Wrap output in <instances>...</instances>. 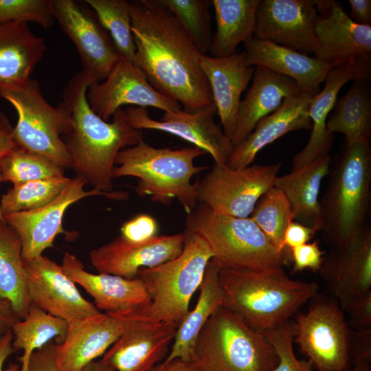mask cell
I'll return each instance as SVG.
<instances>
[{"instance_id": "obj_27", "label": "cell", "mask_w": 371, "mask_h": 371, "mask_svg": "<svg viewBox=\"0 0 371 371\" xmlns=\"http://www.w3.org/2000/svg\"><path fill=\"white\" fill-rule=\"evenodd\" d=\"M370 68L345 65L333 68L325 79L324 87L315 95L308 106L311 133L306 146L292 158L291 170L314 159L329 155L333 135L326 128V121L343 86L359 78H368Z\"/></svg>"}, {"instance_id": "obj_12", "label": "cell", "mask_w": 371, "mask_h": 371, "mask_svg": "<svg viewBox=\"0 0 371 371\" xmlns=\"http://www.w3.org/2000/svg\"><path fill=\"white\" fill-rule=\"evenodd\" d=\"M87 181L75 176L61 193L49 203L35 210L19 212L4 216L5 222L16 232L22 244L25 262L32 260L53 246L56 236L65 232L63 217L68 207L74 203L93 196L111 199H126V192H102L95 188L85 189Z\"/></svg>"}, {"instance_id": "obj_47", "label": "cell", "mask_w": 371, "mask_h": 371, "mask_svg": "<svg viewBox=\"0 0 371 371\" xmlns=\"http://www.w3.org/2000/svg\"><path fill=\"white\" fill-rule=\"evenodd\" d=\"M54 344L51 341L32 355L29 371H61L55 359Z\"/></svg>"}, {"instance_id": "obj_25", "label": "cell", "mask_w": 371, "mask_h": 371, "mask_svg": "<svg viewBox=\"0 0 371 371\" xmlns=\"http://www.w3.org/2000/svg\"><path fill=\"white\" fill-rule=\"evenodd\" d=\"M201 66L208 81L222 128L232 141L240 96L252 79L255 67L247 64L243 51L225 58L203 54Z\"/></svg>"}, {"instance_id": "obj_40", "label": "cell", "mask_w": 371, "mask_h": 371, "mask_svg": "<svg viewBox=\"0 0 371 371\" xmlns=\"http://www.w3.org/2000/svg\"><path fill=\"white\" fill-rule=\"evenodd\" d=\"M159 1L175 16L200 52L207 55L213 36L210 12L212 0Z\"/></svg>"}, {"instance_id": "obj_31", "label": "cell", "mask_w": 371, "mask_h": 371, "mask_svg": "<svg viewBox=\"0 0 371 371\" xmlns=\"http://www.w3.org/2000/svg\"><path fill=\"white\" fill-rule=\"evenodd\" d=\"M220 268L212 260L208 263L199 288L196 304L179 324L170 353L162 362L175 358L192 359L194 345L200 331L210 316L223 304V293L218 278Z\"/></svg>"}, {"instance_id": "obj_49", "label": "cell", "mask_w": 371, "mask_h": 371, "mask_svg": "<svg viewBox=\"0 0 371 371\" xmlns=\"http://www.w3.org/2000/svg\"><path fill=\"white\" fill-rule=\"evenodd\" d=\"M13 126L6 115L0 111V159L16 146L12 138Z\"/></svg>"}, {"instance_id": "obj_48", "label": "cell", "mask_w": 371, "mask_h": 371, "mask_svg": "<svg viewBox=\"0 0 371 371\" xmlns=\"http://www.w3.org/2000/svg\"><path fill=\"white\" fill-rule=\"evenodd\" d=\"M349 16L357 24L371 26V1L349 0Z\"/></svg>"}, {"instance_id": "obj_24", "label": "cell", "mask_w": 371, "mask_h": 371, "mask_svg": "<svg viewBox=\"0 0 371 371\" xmlns=\"http://www.w3.org/2000/svg\"><path fill=\"white\" fill-rule=\"evenodd\" d=\"M247 64L260 67L293 80L302 91L313 95L334 68L316 56L302 54L273 42L253 37L245 42Z\"/></svg>"}, {"instance_id": "obj_11", "label": "cell", "mask_w": 371, "mask_h": 371, "mask_svg": "<svg viewBox=\"0 0 371 371\" xmlns=\"http://www.w3.org/2000/svg\"><path fill=\"white\" fill-rule=\"evenodd\" d=\"M295 340L318 371H346L350 334L341 308L334 302H314L293 324Z\"/></svg>"}, {"instance_id": "obj_5", "label": "cell", "mask_w": 371, "mask_h": 371, "mask_svg": "<svg viewBox=\"0 0 371 371\" xmlns=\"http://www.w3.org/2000/svg\"><path fill=\"white\" fill-rule=\"evenodd\" d=\"M320 202L324 240L334 248L353 241L367 225L370 203V142L345 144Z\"/></svg>"}, {"instance_id": "obj_16", "label": "cell", "mask_w": 371, "mask_h": 371, "mask_svg": "<svg viewBox=\"0 0 371 371\" xmlns=\"http://www.w3.org/2000/svg\"><path fill=\"white\" fill-rule=\"evenodd\" d=\"M315 33L320 47L318 58L333 67L370 68L371 26L353 22L338 1L315 0Z\"/></svg>"}, {"instance_id": "obj_13", "label": "cell", "mask_w": 371, "mask_h": 371, "mask_svg": "<svg viewBox=\"0 0 371 371\" xmlns=\"http://www.w3.org/2000/svg\"><path fill=\"white\" fill-rule=\"evenodd\" d=\"M52 9L54 19L76 47L82 71L91 83L104 80L120 56L94 12L73 0H52Z\"/></svg>"}, {"instance_id": "obj_42", "label": "cell", "mask_w": 371, "mask_h": 371, "mask_svg": "<svg viewBox=\"0 0 371 371\" xmlns=\"http://www.w3.org/2000/svg\"><path fill=\"white\" fill-rule=\"evenodd\" d=\"M262 333L278 357V363L273 371H315L309 360H300L296 357L293 346V325L289 321Z\"/></svg>"}, {"instance_id": "obj_56", "label": "cell", "mask_w": 371, "mask_h": 371, "mask_svg": "<svg viewBox=\"0 0 371 371\" xmlns=\"http://www.w3.org/2000/svg\"><path fill=\"white\" fill-rule=\"evenodd\" d=\"M1 182H3V181H2L1 171H0V183H1ZM0 219L5 221L4 216L1 213V209H0Z\"/></svg>"}, {"instance_id": "obj_53", "label": "cell", "mask_w": 371, "mask_h": 371, "mask_svg": "<svg viewBox=\"0 0 371 371\" xmlns=\"http://www.w3.org/2000/svg\"><path fill=\"white\" fill-rule=\"evenodd\" d=\"M19 319L14 313L10 304L0 299V334L11 330L14 323Z\"/></svg>"}, {"instance_id": "obj_15", "label": "cell", "mask_w": 371, "mask_h": 371, "mask_svg": "<svg viewBox=\"0 0 371 371\" xmlns=\"http://www.w3.org/2000/svg\"><path fill=\"white\" fill-rule=\"evenodd\" d=\"M125 113L128 123L138 130H156L177 136L209 153L215 164H227L233 150L232 141L215 121L213 104L196 112L183 109L165 112L160 120L151 118L146 109L129 106Z\"/></svg>"}, {"instance_id": "obj_39", "label": "cell", "mask_w": 371, "mask_h": 371, "mask_svg": "<svg viewBox=\"0 0 371 371\" xmlns=\"http://www.w3.org/2000/svg\"><path fill=\"white\" fill-rule=\"evenodd\" d=\"M71 178L63 176L13 186L3 194L0 209L4 216L41 207L56 198Z\"/></svg>"}, {"instance_id": "obj_20", "label": "cell", "mask_w": 371, "mask_h": 371, "mask_svg": "<svg viewBox=\"0 0 371 371\" xmlns=\"http://www.w3.org/2000/svg\"><path fill=\"white\" fill-rule=\"evenodd\" d=\"M185 235H157L141 243L128 241L120 235L89 252L91 265L98 273L135 278L143 268L158 266L178 256Z\"/></svg>"}, {"instance_id": "obj_35", "label": "cell", "mask_w": 371, "mask_h": 371, "mask_svg": "<svg viewBox=\"0 0 371 371\" xmlns=\"http://www.w3.org/2000/svg\"><path fill=\"white\" fill-rule=\"evenodd\" d=\"M67 326L65 320L32 304L27 315L16 321L11 328L14 350H23L18 359L21 361L19 371H29L30 358L36 350L54 339L60 343L66 335Z\"/></svg>"}, {"instance_id": "obj_43", "label": "cell", "mask_w": 371, "mask_h": 371, "mask_svg": "<svg viewBox=\"0 0 371 371\" xmlns=\"http://www.w3.org/2000/svg\"><path fill=\"white\" fill-rule=\"evenodd\" d=\"M158 230V223L153 216L139 214L124 223L120 236L128 241L141 243L157 236Z\"/></svg>"}, {"instance_id": "obj_26", "label": "cell", "mask_w": 371, "mask_h": 371, "mask_svg": "<svg viewBox=\"0 0 371 371\" xmlns=\"http://www.w3.org/2000/svg\"><path fill=\"white\" fill-rule=\"evenodd\" d=\"M314 95L304 91L285 99L273 113L260 120L251 133L237 146L226 165L232 168L251 164L265 147L286 133L311 128L308 109Z\"/></svg>"}, {"instance_id": "obj_19", "label": "cell", "mask_w": 371, "mask_h": 371, "mask_svg": "<svg viewBox=\"0 0 371 371\" xmlns=\"http://www.w3.org/2000/svg\"><path fill=\"white\" fill-rule=\"evenodd\" d=\"M31 304L67 322L101 313L85 299L62 265L41 255L25 262Z\"/></svg>"}, {"instance_id": "obj_23", "label": "cell", "mask_w": 371, "mask_h": 371, "mask_svg": "<svg viewBox=\"0 0 371 371\" xmlns=\"http://www.w3.org/2000/svg\"><path fill=\"white\" fill-rule=\"evenodd\" d=\"M62 267L66 274L82 287L94 300L99 311L111 315L131 313L147 306L150 297L143 282L135 278L87 271L74 254L65 252Z\"/></svg>"}, {"instance_id": "obj_44", "label": "cell", "mask_w": 371, "mask_h": 371, "mask_svg": "<svg viewBox=\"0 0 371 371\" xmlns=\"http://www.w3.org/2000/svg\"><path fill=\"white\" fill-rule=\"evenodd\" d=\"M293 262V272L311 269L319 271L323 261L324 252L321 250L319 243L314 241L306 243L291 249Z\"/></svg>"}, {"instance_id": "obj_9", "label": "cell", "mask_w": 371, "mask_h": 371, "mask_svg": "<svg viewBox=\"0 0 371 371\" xmlns=\"http://www.w3.org/2000/svg\"><path fill=\"white\" fill-rule=\"evenodd\" d=\"M0 97L15 109L18 120L13 127L16 146L41 155L59 166L71 168V159L62 139L67 116L62 105L52 106L44 98L34 79L14 87H0Z\"/></svg>"}, {"instance_id": "obj_38", "label": "cell", "mask_w": 371, "mask_h": 371, "mask_svg": "<svg viewBox=\"0 0 371 371\" xmlns=\"http://www.w3.org/2000/svg\"><path fill=\"white\" fill-rule=\"evenodd\" d=\"M0 171L2 181H10L13 186L65 176L63 168L41 155L17 146L1 158Z\"/></svg>"}, {"instance_id": "obj_32", "label": "cell", "mask_w": 371, "mask_h": 371, "mask_svg": "<svg viewBox=\"0 0 371 371\" xmlns=\"http://www.w3.org/2000/svg\"><path fill=\"white\" fill-rule=\"evenodd\" d=\"M260 0H212L216 31L209 53L225 58L235 53L238 45L254 36Z\"/></svg>"}, {"instance_id": "obj_33", "label": "cell", "mask_w": 371, "mask_h": 371, "mask_svg": "<svg viewBox=\"0 0 371 371\" xmlns=\"http://www.w3.org/2000/svg\"><path fill=\"white\" fill-rule=\"evenodd\" d=\"M368 78L352 80L348 91L337 100L326 121L329 133H340L345 144L370 142L371 137V94Z\"/></svg>"}, {"instance_id": "obj_1", "label": "cell", "mask_w": 371, "mask_h": 371, "mask_svg": "<svg viewBox=\"0 0 371 371\" xmlns=\"http://www.w3.org/2000/svg\"><path fill=\"white\" fill-rule=\"evenodd\" d=\"M133 63L150 84L193 113L213 104L201 66L203 54L159 0L130 2Z\"/></svg>"}, {"instance_id": "obj_41", "label": "cell", "mask_w": 371, "mask_h": 371, "mask_svg": "<svg viewBox=\"0 0 371 371\" xmlns=\"http://www.w3.org/2000/svg\"><path fill=\"white\" fill-rule=\"evenodd\" d=\"M54 21L52 0H0V25L34 22L49 29Z\"/></svg>"}, {"instance_id": "obj_45", "label": "cell", "mask_w": 371, "mask_h": 371, "mask_svg": "<svg viewBox=\"0 0 371 371\" xmlns=\"http://www.w3.org/2000/svg\"><path fill=\"white\" fill-rule=\"evenodd\" d=\"M346 312L350 315V324L363 330L371 325V291L355 300Z\"/></svg>"}, {"instance_id": "obj_14", "label": "cell", "mask_w": 371, "mask_h": 371, "mask_svg": "<svg viewBox=\"0 0 371 371\" xmlns=\"http://www.w3.org/2000/svg\"><path fill=\"white\" fill-rule=\"evenodd\" d=\"M87 99L91 109L107 122L124 105L154 107L164 113L181 109L179 103L157 91L133 61L121 57L104 80L89 85Z\"/></svg>"}, {"instance_id": "obj_7", "label": "cell", "mask_w": 371, "mask_h": 371, "mask_svg": "<svg viewBox=\"0 0 371 371\" xmlns=\"http://www.w3.org/2000/svg\"><path fill=\"white\" fill-rule=\"evenodd\" d=\"M185 225V231L204 238L221 268L271 271L283 269L287 261V254L280 253L250 217L221 214L199 203Z\"/></svg>"}, {"instance_id": "obj_54", "label": "cell", "mask_w": 371, "mask_h": 371, "mask_svg": "<svg viewBox=\"0 0 371 371\" xmlns=\"http://www.w3.org/2000/svg\"><path fill=\"white\" fill-rule=\"evenodd\" d=\"M81 371H115L114 369L104 363L101 359L91 362Z\"/></svg>"}, {"instance_id": "obj_22", "label": "cell", "mask_w": 371, "mask_h": 371, "mask_svg": "<svg viewBox=\"0 0 371 371\" xmlns=\"http://www.w3.org/2000/svg\"><path fill=\"white\" fill-rule=\"evenodd\" d=\"M341 309L371 291V229L367 225L348 245L336 247L323 258L319 271Z\"/></svg>"}, {"instance_id": "obj_21", "label": "cell", "mask_w": 371, "mask_h": 371, "mask_svg": "<svg viewBox=\"0 0 371 371\" xmlns=\"http://www.w3.org/2000/svg\"><path fill=\"white\" fill-rule=\"evenodd\" d=\"M64 339L54 344V355L61 371H81L102 357L124 329L117 315L100 313L67 322Z\"/></svg>"}, {"instance_id": "obj_50", "label": "cell", "mask_w": 371, "mask_h": 371, "mask_svg": "<svg viewBox=\"0 0 371 371\" xmlns=\"http://www.w3.org/2000/svg\"><path fill=\"white\" fill-rule=\"evenodd\" d=\"M13 334L12 330L0 334V371H19L20 368L16 364H10L6 369L3 365L6 359L15 352L12 346Z\"/></svg>"}, {"instance_id": "obj_17", "label": "cell", "mask_w": 371, "mask_h": 371, "mask_svg": "<svg viewBox=\"0 0 371 371\" xmlns=\"http://www.w3.org/2000/svg\"><path fill=\"white\" fill-rule=\"evenodd\" d=\"M315 0H260L254 36L319 57Z\"/></svg>"}, {"instance_id": "obj_2", "label": "cell", "mask_w": 371, "mask_h": 371, "mask_svg": "<svg viewBox=\"0 0 371 371\" xmlns=\"http://www.w3.org/2000/svg\"><path fill=\"white\" fill-rule=\"evenodd\" d=\"M91 83L80 71L64 88L60 104L67 116V126L62 139L76 176L82 177L92 188L108 192L113 191L112 173L117 155L143 139V131L128 123L124 108L115 112L110 122L98 116L87 99Z\"/></svg>"}, {"instance_id": "obj_46", "label": "cell", "mask_w": 371, "mask_h": 371, "mask_svg": "<svg viewBox=\"0 0 371 371\" xmlns=\"http://www.w3.org/2000/svg\"><path fill=\"white\" fill-rule=\"evenodd\" d=\"M316 233L317 232L313 229L291 221L284 232V246L290 251L291 249L308 243Z\"/></svg>"}, {"instance_id": "obj_36", "label": "cell", "mask_w": 371, "mask_h": 371, "mask_svg": "<svg viewBox=\"0 0 371 371\" xmlns=\"http://www.w3.org/2000/svg\"><path fill=\"white\" fill-rule=\"evenodd\" d=\"M109 34L121 58L133 62L135 45L131 30L130 2L126 0H85Z\"/></svg>"}, {"instance_id": "obj_37", "label": "cell", "mask_w": 371, "mask_h": 371, "mask_svg": "<svg viewBox=\"0 0 371 371\" xmlns=\"http://www.w3.org/2000/svg\"><path fill=\"white\" fill-rule=\"evenodd\" d=\"M249 217L280 253L288 254L283 238L293 217L290 203L280 189L273 186L267 190L258 199Z\"/></svg>"}, {"instance_id": "obj_55", "label": "cell", "mask_w": 371, "mask_h": 371, "mask_svg": "<svg viewBox=\"0 0 371 371\" xmlns=\"http://www.w3.org/2000/svg\"><path fill=\"white\" fill-rule=\"evenodd\" d=\"M348 371H371L370 362L357 361L355 363L354 368Z\"/></svg>"}, {"instance_id": "obj_6", "label": "cell", "mask_w": 371, "mask_h": 371, "mask_svg": "<svg viewBox=\"0 0 371 371\" xmlns=\"http://www.w3.org/2000/svg\"><path fill=\"white\" fill-rule=\"evenodd\" d=\"M183 234L184 245L178 256L138 271L135 278L143 282L150 303L125 314L145 321L170 322L177 326L187 315L190 302L199 289L214 254L200 235L185 230Z\"/></svg>"}, {"instance_id": "obj_30", "label": "cell", "mask_w": 371, "mask_h": 371, "mask_svg": "<svg viewBox=\"0 0 371 371\" xmlns=\"http://www.w3.org/2000/svg\"><path fill=\"white\" fill-rule=\"evenodd\" d=\"M47 46L26 23L0 25V87L25 85Z\"/></svg>"}, {"instance_id": "obj_10", "label": "cell", "mask_w": 371, "mask_h": 371, "mask_svg": "<svg viewBox=\"0 0 371 371\" xmlns=\"http://www.w3.org/2000/svg\"><path fill=\"white\" fill-rule=\"evenodd\" d=\"M281 166L277 163L232 168L214 163L196 181L198 201L221 214L248 218L260 196L273 186Z\"/></svg>"}, {"instance_id": "obj_8", "label": "cell", "mask_w": 371, "mask_h": 371, "mask_svg": "<svg viewBox=\"0 0 371 371\" xmlns=\"http://www.w3.org/2000/svg\"><path fill=\"white\" fill-rule=\"evenodd\" d=\"M192 359L202 371H273L278 363L264 334L224 306L210 316L200 331Z\"/></svg>"}, {"instance_id": "obj_52", "label": "cell", "mask_w": 371, "mask_h": 371, "mask_svg": "<svg viewBox=\"0 0 371 371\" xmlns=\"http://www.w3.org/2000/svg\"><path fill=\"white\" fill-rule=\"evenodd\" d=\"M370 328L360 330L357 335V351L356 362L368 361L370 362Z\"/></svg>"}, {"instance_id": "obj_3", "label": "cell", "mask_w": 371, "mask_h": 371, "mask_svg": "<svg viewBox=\"0 0 371 371\" xmlns=\"http://www.w3.org/2000/svg\"><path fill=\"white\" fill-rule=\"evenodd\" d=\"M218 278L223 306L262 333L287 322L318 290L316 282L292 280L283 269L256 271L220 268Z\"/></svg>"}, {"instance_id": "obj_29", "label": "cell", "mask_w": 371, "mask_h": 371, "mask_svg": "<svg viewBox=\"0 0 371 371\" xmlns=\"http://www.w3.org/2000/svg\"><path fill=\"white\" fill-rule=\"evenodd\" d=\"M330 163V155L317 158L288 174L278 176L273 184L288 199L293 221L317 232L322 229L319 195L322 181L329 174Z\"/></svg>"}, {"instance_id": "obj_4", "label": "cell", "mask_w": 371, "mask_h": 371, "mask_svg": "<svg viewBox=\"0 0 371 371\" xmlns=\"http://www.w3.org/2000/svg\"><path fill=\"white\" fill-rule=\"evenodd\" d=\"M205 154L195 146L155 148L142 139L119 152L112 175L113 179L136 177L135 192L139 196H149L153 202L166 205L176 199L188 214L199 203L196 184L191 179L209 168L196 166L194 161Z\"/></svg>"}, {"instance_id": "obj_28", "label": "cell", "mask_w": 371, "mask_h": 371, "mask_svg": "<svg viewBox=\"0 0 371 371\" xmlns=\"http://www.w3.org/2000/svg\"><path fill=\"white\" fill-rule=\"evenodd\" d=\"M252 80L238 106L232 139L234 148L251 133L260 120L277 111L285 99L302 91L291 78L264 68L255 67Z\"/></svg>"}, {"instance_id": "obj_51", "label": "cell", "mask_w": 371, "mask_h": 371, "mask_svg": "<svg viewBox=\"0 0 371 371\" xmlns=\"http://www.w3.org/2000/svg\"><path fill=\"white\" fill-rule=\"evenodd\" d=\"M154 371H202L192 360L175 358L168 362L159 364Z\"/></svg>"}, {"instance_id": "obj_18", "label": "cell", "mask_w": 371, "mask_h": 371, "mask_svg": "<svg viewBox=\"0 0 371 371\" xmlns=\"http://www.w3.org/2000/svg\"><path fill=\"white\" fill-rule=\"evenodd\" d=\"M114 315L122 318L124 329L101 360L115 371H154L166 359L178 326Z\"/></svg>"}, {"instance_id": "obj_34", "label": "cell", "mask_w": 371, "mask_h": 371, "mask_svg": "<svg viewBox=\"0 0 371 371\" xmlns=\"http://www.w3.org/2000/svg\"><path fill=\"white\" fill-rule=\"evenodd\" d=\"M0 299L10 304L19 319L27 315L32 305L21 239L14 229L1 219Z\"/></svg>"}]
</instances>
